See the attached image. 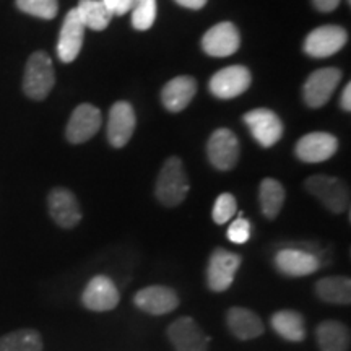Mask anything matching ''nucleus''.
<instances>
[{"mask_svg":"<svg viewBox=\"0 0 351 351\" xmlns=\"http://www.w3.org/2000/svg\"><path fill=\"white\" fill-rule=\"evenodd\" d=\"M306 191L315 197L328 212L340 215L350 207V191L339 178L326 174H315L306 179Z\"/></svg>","mask_w":351,"mask_h":351,"instance_id":"2","label":"nucleus"},{"mask_svg":"<svg viewBox=\"0 0 351 351\" xmlns=\"http://www.w3.org/2000/svg\"><path fill=\"white\" fill-rule=\"evenodd\" d=\"M341 72L335 67L319 69L307 78L302 86V98L309 108L317 109L326 106L341 82Z\"/></svg>","mask_w":351,"mask_h":351,"instance_id":"5","label":"nucleus"},{"mask_svg":"<svg viewBox=\"0 0 351 351\" xmlns=\"http://www.w3.org/2000/svg\"><path fill=\"white\" fill-rule=\"evenodd\" d=\"M348 2H350V0H348Z\"/></svg>","mask_w":351,"mask_h":351,"instance_id":"36","label":"nucleus"},{"mask_svg":"<svg viewBox=\"0 0 351 351\" xmlns=\"http://www.w3.org/2000/svg\"><path fill=\"white\" fill-rule=\"evenodd\" d=\"M54 83L56 73L51 57L41 51L29 56L23 77L25 95L34 101H41L51 93Z\"/></svg>","mask_w":351,"mask_h":351,"instance_id":"3","label":"nucleus"},{"mask_svg":"<svg viewBox=\"0 0 351 351\" xmlns=\"http://www.w3.org/2000/svg\"><path fill=\"white\" fill-rule=\"evenodd\" d=\"M339 150V140L328 132H311L298 140L295 153L304 163H322Z\"/></svg>","mask_w":351,"mask_h":351,"instance_id":"13","label":"nucleus"},{"mask_svg":"<svg viewBox=\"0 0 351 351\" xmlns=\"http://www.w3.org/2000/svg\"><path fill=\"white\" fill-rule=\"evenodd\" d=\"M83 39H85V25L75 8L65 15L62 28H60L59 41H57V56L64 64H70L80 54Z\"/></svg>","mask_w":351,"mask_h":351,"instance_id":"16","label":"nucleus"},{"mask_svg":"<svg viewBox=\"0 0 351 351\" xmlns=\"http://www.w3.org/2000/svg\"><path fill=\"white\" fill-rule=\"evenodd\" d=\"M176 3H179L181 7L191 8V10H200L205 7L207 0H174Z\"/></svg>","mask_w":351,"mask_h":351,"instance_id":"35","label":"nucleus"},{"mask_svg":"<svg viewBox=\"0 0 351 351\" xmlns=\"http://www.w3.org/2000/svg\"><path fill=\"white\" fill-rule=\"evenodd\" d=\"M156 0H135L132 7V26L138 32L150 29L156 20Z\"/></svg>","mask_w":351,"mask_h":351,"instance_id":"28","label":"nucleus"},{"mask_svg":"<svg viewBox=\"0 0 351 351\" xmlns=\"http://www.w3.org/2000/svg\"><path fill=\"white\" fill-rule=\"evenodd\" d=\"M350 95H351V85L350 83H346L345 90L341 91V96H340V106L343 111L350 112L351 111V99H350Z\"/></svg>","mask_w":351,"mask_h":351,"instance_id":"34","label":"nucleus"},{"mask_svg":"<svg viewBox=\"0 0 351 351\" xmlns=\"http://www.w3.org/2000/svg\"><path fill=\"white\" fill-rule=\"evenodd\" d=\"M241 46V36L238 28L231 21L212 26L202 38V49L212 57L232 56Z\"/></svg>","mask_w":351,"mask_h":351,"instance_id":"17","label":"nucleus"},{"mask_svg":"<svg viewBox=\"0 0 351 351\" xmlns=\"http://www.w3.org/2000/svg\"><path fill=\"white\" fill-rule=\"evenodd\" d=\"M348 34L339 25H324L306 36L304 52L315 59H326L345 47Z\"/></svg>","mask_w":351,"mask_h":351,"instance_id":"7","label":"nucleus"},{"mask_svg":"<svg viewBox=\"0 0 351 351\" xmlns=\"http://www.w3.org/2000/svg\"><path fill=\"white\" fill-rule=\"evenodd\" d=\"M197 93V82L192 77L181 75L166 83L161 90V101L169 112H181L189 106Z\"/></svg>","mask_w":351,"mask_h":351,"instance_id":"21","label":"nucleus"},{"mask_svg":"<svg viewBox=\"0 0 351 351\" xmlns=\"http://www.w3.org/2000/svg\"><path fill=\"white\" fill-rule=\"evenodd\" d=\"M239 155V140L234 132L230 129H218L210 135L207 142V156L215 169L231 171L238 165Z\"/></svg>","mask_w":351,"mask_h":351,"instance_id":"6","label":"nucleus"},{"mask_svg":"<svg viewBox=\"0 0 351 351\" xmlns=\"http://www.w3.org/2000/svg\"><path fill=\"white\" fill-rule=\"evenodd\" d=\"M226 326L228 330L241 341L258 339L265 332L262 319L254 311L245 309V307H231V309H228Z\"/></svg>","mask_w":351,"mask_h":351,"instance_id":"20","label":"nucleus"},{"mask_svg":"<svg viewBox=\"0 0 351 351\" xmlns=\"http://www.w3.org/2000/svg\"><path fill=\"white\" fill-rule=\"evenodd\" d=\"M243 119L252 137L263 148L274 147L283 137V122L270 109H252L244 114Z\"/></svg>","mask_w":351,"mask_h":351,"instance_id":"8","label":"nucleus"},{"mask_svg":"<svg viewBox=\"0 0 351 351\" xmlns=\"http://www.w3.org/2000/svg\"><path fill=\"white\" fill-rule=\"evenodd\" d=\"M134 304L150 315H165L179 307V296L173 288L152 285L135 293Z\"/></svg>","mask_w":351,"mask_h":351,"instance_id":"15","label":"nucleus"},{"mask_svg":"<svg viewBox=\"0 0 351 351\" xmlns=\"http://www.w3.org/2000/svg\"><path fill=\"white\" fill-rule=\"evenodd\" d=\"M314 291L320 301L348 306L351 302V280L348 276H326L315 283Z\"/></svg>","mask_w":351,"mask_h":351,"instance_id":"24","label":"nucleus"},{"mask_svg":"<svg viewBox=\"0 0 351 351\" xmlns=\"http://www.w3.org/2000/svg\"><path fill=\"white\" fill-rule=\"evenodd\" d=\"M189 191H191V184H189L181 158L169 156L161 166L156 179L155 195L158 202L168 208L178 207L186 200Z\"/></svg>","mask_w":351,"mask_h":351,"instance_id":"1","label":"nucleus"},{"mask_svg":"<svg viewBox=\"0 0 351 351\" xmlns=\"http://www.w3.org/2000/svg\"><path fill=\"white\" fill-rule=\"evenodd\" d=\"M236 212H238V202H236V197L230 194V192H223V194H219L218 199L215 200L212 218L217 225H226V223L234 217Z\"/></svg>","mask_w":351,"mask_h":351,"instance_id":"30","label":"nucleus"},{"mask_svg":"<svg viewBox=\"0 0 351 351\" xmlns=\"http://www.w3.org/2000/svg\"><path fill=\"white\" fill-rule=\"evenodd\" d=\"M166 333L174 351H208L210 337L192 317L174 320Z\"/></svg>","mask_w":351,"mask_h":351,"instance_id":"9","label":"nucleus"},{"mask_svg":"<svg viewBox=\"0 0 351 351\" xmlns=\"http://www.w3.org/2000/svg\"><path fill=\"white\" fill-rule=\"evenodd\" d=\"M251 70L244 65H231L215 73L210 80V91L219 99H232L251 86Z\"/></svg>","mask_w":351,"mask_h":351,"instance_id":"11","label":"nucleus"},{"mask_svg":"<svg viewBox=\"0 0 351 351\" xmlns=\"http://www.w3.org/2000/svg\"><path fill=\"white\" fill-rule=\"evenodd\" d=\"M243 257L225 247H215L207 265V285L213 293H223L231 288L236 271L239 270Z\"/></svg>","mask_w":351,"mask_h":351,"instance_id":"4","label":"nucleus"},{"mask_svg":"<svg viewBox=\"0 0 351 351\" xmlns=\"http://www.w3.org/2000/svg\"><path fill=\"white\" fill-rule=\"evenodd\" d=\"M121 301L119 289L106 275H98L90 280L82 293V304L93 313H108L117 307Z\"/></svg>","mask_w":351,"mask_h":351,"instance_id":"12","label":"nucleus"},{"mask_svg":"<svg viewBox=\"0 0 351 351\" xmlns=\"http://www.w3.org/2000/svg\"><path fill=\"white\" fill-rule=\"evenodd\" d=\"M226 238L230 239L232 244L247 243V241L251 239V223H249V219H245L243 215H239V218L231 221V225L226 231Z\"/></svg>","mask_w":351,"mask_h":351,"instance_id":"31","label":"nucleus"},{"mask_svg":"<svg viewBox=\"0 0 351 351\" xmlns=\"http://www.w3.org/2000/svg\"><path fill=\"white\" fill-rule=\"evenodd\" d=\"M16 7L23 13L43 20L56 19L57 12H59L57 0H16Z\"/></svg>","mask_w":351,"mask_h":351,"instance_id":"29","label":"nucleus"},{"mask_svg":"<svg viewBox=\"0 0 351 351\" xmlns=\"http://www.w3.org/2000/svg\"><path fill=\"white\" fill-rule=\"evenodd\" d=\"M103 124V117L98 108L91 104H80L70 116L67 129H65V137L70 143L80 145L93 138Z\"/></svg>","mask_w":351,"mask_h":351,"instance_id":"14","label":"nucleus"},{"mask_svg":"<svg viewBox=\"0 0 351 351\" xmlns=\"http://www.w3.org/2000/svg\"><path fill=\"white\" fill-rule=\"evenodd\" d=\"M274 263L276 270L287 276H307L320 269L319 257L301 249H282L275 254Z\"/></svg>","mask_w":351,"mask_h":351,"instance_id":"19","label":"nucleus"},{"mask_svg":"<svg viewBox=\"0 0 351 351\" xmlns=\"http://www.w3.org/2000/svg\"><path fill=\"white\" fill-rule=\"evenodd\" d=\"M137 117L132 104L127 101H117L109 111L108 119V140L114 148H122L130 142L134 135Z\"/></svg>","mask_w":351,"mask_h":351,"instance_id":"18","label":"nucleus"},{"mask_svg":"<svg viewBox=\"0 0 351 351\" xmlns=\"http://www.w3.org/2000/svg\"><path fill=\"white\" fill-rule=\"evenodd\" d=\"M315 341L320 351H348L350 328L340 320H324L315 328Z\"/></svg>","mask_w":351,"mask_h":351,"instance_id":"22","label":"nucleus"},{"mask_svg":"<svg viewBox=\"0 0 351 351\" xmlns=\"http://www.w3.org/2000/svg\"><path fill=\"white\" fill-rule=\"evenodd\" d=\"M77 13L80 16L82 23L85 28L93 29V32H103L111 23L112 13L108 10L103 0H80L77 5Z\"/></svg>","mask_w":351,"mask_h":351,"instance_id":"26","label":"nucleus"},{"mask_svg":"<svg viewBox=\"0 0 351 351\" xmlns=\"http://www.w3.org/2000/svg\"><path fill=\"white\" fill-rule=\"evenodd\" d=\"M41 333L34 328H21L0 337V351H43Z\"/></svg>","mask_w":351,"mask_h":351,"instance_id":"27","label":"nucleus"},{"mask_svg":"<svg viewBox=\"0 0 351 351\" xmlns=\"http://www.w3.org/2000/svg\"><path fill=\"white\" fill-rule=\"evenodd\" d=\"M285 187L276 179L265 178L258 187V202L262 215L267 219H275L282 212L285 204Z\"/></svg>","mask_w":351,"mask_h":351,"instance_id":"25","label":"nucleus"},{"mask_svg":"<svg viewBox=\"0 0 351 351\" xmlns=\"http://www.w3.org/2000/svg\"><path fill=\"white\" fill-rule=\"evenodd\" d=\"M271 328L276 335L282 337L283 340L300 343L306 339V322L301 313L298 311H276L270 319Z\"/></svg>","mask_w":351,"mask_h":351,"instance_id":"23","label":"nucleus"},{"mask_svg":"<svg viewBox=\"0 0 351 351\" xmlns=\"http://www.w3.org/2000/svg\"><path fill=\"white\" fill-rule=\"evenodd\" d=\"M103 3L112 15H125L132 10L135 0H103Z\"/></svg>","mask_w":351,"mask_h":351,"instance_id":"32","label":"nucleus"},{"mask_svg":"<svg viewBox=\"0 0 351 351\" xmlns=\"http://www.w3.org/2000/svg\"><path fill=\"white\" fill-rule=\"evenodd\" d=\"M47 208L57 226L72 230L82 221L83 213L75 194L65 187L52 189L47 195Z\"/></svg>","mask_w":351,"mask_h":351,"instance_id":"10","label":"nucleus"},{"mask_svg":"<svg viewBox=\"0 0 351 351\" xmlns=\"http://www.w3.org/2000/svg\"><path fill=\"white\" fill-rule=\"evenodd\" d=\"M313 3L319 12L328 13V12H333L340 5V0H313Z\"/></svg>","mask_w":351,"mask_h":351,"instance_id":"33","label":"nucleus"}]
</instances>
